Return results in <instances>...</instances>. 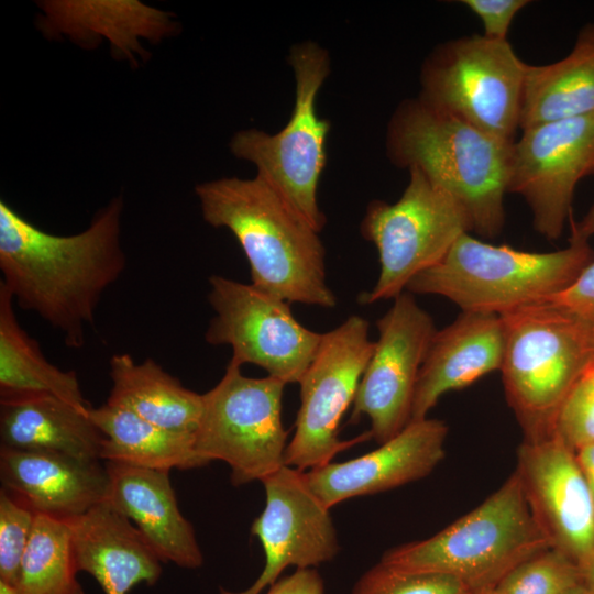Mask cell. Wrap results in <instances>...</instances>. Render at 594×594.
<instances>
[{
	"mask_svg": "<svg viewBox=\"0 0 594 594\" xmlns=\"http://www.w3.org/2000/svg\"><path fill=\"white\" fill-rule=\"evenodd\" d=\"M122 208L116 198L84 231L56 235L0 201V283L20 308L56 329L68 348L84 346L102 295L125 271Z\"/></svg>",
	"mask_w": 594,
	"mask_h": 594,
	"instance_id": "cell-1",
	"label": "cell"
},
{
	"mask_svg": "<svg viewBox=\"0 0 594 594\" xmlns=\"http://www.w3.org/2000/svg\"><path fill=\"white\" fill-rule=\"evenodd\" d=\"M202 217L228 229L250 265L251 284L290 302L332 308L326 250L319 233L268 185L226 177L196 187Z\"/></svg>",
	"mask_w": 594,
	"mask_h": 594,
	"instance_id": "cell-2",
	"label": "cell"
},
{
	"mask_svg": "<svg viewBox=\"0 0 594 594\" xmlns=\"http://www.w3.org/2000/svg\"><path fill=\"white\" fill-rule=\"evenodd\" d=\"M512 145L419 98L399 106L387 134L392 161L419 168L484 239L496 238L505 224Z\"/></svg>",
	"mask_w": 594,
	"mask_h": 594,
	"instance_id": "cell-3",
	"label": "cell"
},
{
	"mask_svg": "<svg viewBox=\"0 0 594 594\" xmlns=\"http://www.w3.org/2000/svg\"><path fill=\"white\" fill-rule=\"evenodd\" d=\"M550 548L514 472L473 510L427 539L392 548L381 562L403 571L451 576L479 594Z\"/></svg>",
	"mask_w": 594,
	"mask_h": 594,
	"instance_id": "cell-4",
	"label": "cell"
},
{
	"mask_svg": "<svg viewBox=\"0 0 594 594\" xmlns=\"http://www.w3.org/2000/svg\"><path fill=\"white\" fill-rule=\"evenodd\" d=\"M594 260L588 241L553 252H528L462 234L406 290L444 297L465 312L504 315L540 302L569 286Z\"/></svg>",
	"mask_w": 594,
	"mask_h": 594,
	"instance_id": "cell-5",
	"label": "cell"
},
{
	"mask_svg": "<svg viewBox=\"0 0 594 594\" xmlns=\"http://www.w3.org/2000/svg\"><path fill=\"white\" fill-rule=\"evenodd\" d=\"M501 317L505 348L499 371L507 402L525 439L548 436L563 398L594 360V342L547 301Z\"/></svg>",
	"mask_w": 594,
	"mask_h": 594,
	"instance_id": "cell-6",
	"label": "cell"
},
{
	"mask_svg": "<svg viewBox=\"0 0 594 594\" xmlns=\"http://www.w3.org/2000/svg\"><path fill=\"white\" fill-rule=\"evenodd\" d=\"M289 64L296 81L293 113L277 133L257 129L239 131L231 140L234 156L256 166V176L300 218L320 232L326 217L317 199L326 165L329 123L318 117L317 96L330 70L328 53L314 42L292 48Z\"/></svg>",
	"mask_w": 594,
	"mask_h": 594,
	"instance_id": "cell-7",
	"label": "cell"
},
{
	"mask_svg": "<svg viewBox=\"0 0 594 594\" xmlns=\"http://www.w3.org/2000/svg\"><path fill=\"white\" fill-rule=\"evenodd\" d=\"M527 66L508 40L479 34L450 40L425 62L419 99L513 144Z\"/></svg>",
	"mask_w": 594,
	"mask_h": 594,
	"instance_id": "cell-8",
	"label": "cell"
},
{
	"mask_svg": "<svg viewBox=\"0 0 594 594\" xmlns=\"http://www.w3.org/2000/svg\"><path fill=\"white\" fill-rule=\"evenodd\" d=\"M287 384L245 376L229 362L219 383L202 394L195 433L197 453L208 463L226 462L233 485L263 481L285 465L288 431L282 421Z\"/></svg>",
	"mask_w": 594,
	"mask_h": 594,
	"instance_id": "cell-9",
	"label": "cell"
},
{
	"mask_svg": "<svg viewBox=\"0 0 594 594\" xmlns=\"http://www.w3.org/2000/svg\"><path fill=\"white\" fill-rule=\"evenodd\" d=\"M363 237L377 249L380 275L363 305L394 299L419 273L440 262L455 241L471 232L462 208L419 168L395 204L372 201L361 223Z\"/></svg>",
	"mask_w": 594,
	"mask_h": 594,
	"instance_id": "cell-10",
	"label": "cell"
},
{
	"mask_svg": "<svg viewBox=\"0 0 594 594\" xmlns=\"http://www.w3.org/2000/svg\"><path fill=\"white\" fill-rule=\"evenodd\" d=\"M370 323L352 315L322 333L318 350L300 385L295 432L285 451V465L308 471L326 465L340 452L372 438L365 432L351 440L339 438L343 415L354 402L374 351Z\"/></svg>",
	"mask_w": 594,
	"mask_h": 594,
	"instance_id": "cell-11",
	"label": "cell"
},
{
	"mask_svg": "<svg viewBox=\"0 0 594 594\" xmlns=\"http://www.w3.org/2000/svg\"><path fill=\"white\" fill-rule=\"evenodd\" d=\"M208 301L215 312L205 333L212 345H229V362L254 364L286 384L299 383L322 333L302 326L290 304L253 284L221 275L208 279Z\"/></svg>",
	"mask_w": 594,
	"mask_h": 594,
	"instance_id": "cell-12",
	"label": "cell"
},
{
	"mask_svg": "<svg viewBox=\"0 0 594 594\" xmlns=\"http://www.w3.org/2000/svg\"><path fill=\"white\" fill-rule=\"evenodd\" d=\"M594 175V113L521 131L510 151L508 193L521 196L535 230L548 240L563 233L578 183Z\"/></svg>",
	"mask_w": 594,
	"mask_h": 594,
	"instance_id": "cell-13",
	"label": "cell"
},
{
	"mask_svg": "<svg viewBox=\"0 0 594 594\" xmlns=\"http://www.w3.org/2000/svg\"><path fill=\"white\" fill-rule=\"evenodd\" d=\"M378 339L361 378L350 420L371 421L380 444L399 433L411 420L418 375L436 327L431 316L405 290L377 320Z\"/></svg>",
	"mask_w": 594,
	"mask_h": 594,
	"instance_id": "cell-14",
	"label": "cell"
},
{
	"mask_svg": "<svg viewBox=\"0 0 594 594\" xmlns=\"http://www.w3.org/2000/svg\"><path fill=\"white\" fill-rule=\"evenodd\" d=\"M262 483L265 507L253 521L251 534L263 548L264 569L246 590L221 588L220 594H261L285 569H314L340 551L330 508L312 492L304 471L284 465Z\"/></svg>",
	"mask_w": 594,
	"mask_h": 594,
	"instance_id": "cell-15",
	"label": "cell"
},
{
	"mask_svg": "<svg viewBox=\"0 0 594 594\" xmlns=\"http://www.w3.org/2000/svg\"><path fill=\"white\" fill-rule=\"evenodd\" d=\"M515 472L550 547L581 569L594 551V498L575 452L554 431L524 439Z\"/></svg>",
	"mask_w": 594,
	"mask_h": 594,
	"instance_id": "cell-16",
	"label": "cell"
},
{
	"mask_svg": "<svg viewBox=\"0 0 594 594\" xmlns=\"http://www.w3.org/2000/svg\"><path fill=\"white\" fill-rule=\"evenodd\" d=\"M448 426L439 419L411 420L399 433L359 458L304 471L328 507L386 492L429 475L444 458Z\"/></svg>",
	"mask_w": 594,
	"mask_h": 594,
	"instance_id": "cell-17",
	"label": "cell"
},
{
	"mask_svg": "<svg viewBox=\"0 0 594 594\" xmlns=\"http://www.w3.org/2000/svg\"><path fill=\"white\" fill-rule=\"evenodd\" d=\"M2 488L34 513L70 520L105 501L106 466L68 455L0 448Z\"/></svg>",
	"mask_w": 594,
	"mask_h": 594,
	"instance_id": "cell-18",
	"label": "cell"
},
{
	"mask_svg": "<svg viewBox=\"0 0 594 594\" xmlns=\"http://www.w3.org/2000/svg\"><path fill=\"white\" fill-rule=\"evenodd\" d=\"M504 348L499 315L462 311L449 326L437 330L418 375L411 420L427 418L446 393L499 370Z\"/></svg>",
	"mask_w": 594,
	"mask_h": 594,
	"instance_id": "cell-19",
	"label": "cell"
},
{
	"mask_svg": "<svg viewBox=\"0 0 594 594\" xmlns=\"http://www.w3.org/2000/svg\"><path fill=\"white\" fill-rule=\"evenodd\" d=\"M105 502L130 519L162 562L197 569L204 557L193 525L182 514L169 472L107 462Z\"/></svg>",
	"mask_w": 594,
	"mask_h": 594,
	"instance_id": "cell-20",
	"label": "cell"
},
{
	"mask_svg": "<svg viewBox=\"0 0 594 594\" xmlns=\"http://www.w3.org/2000/svg\"><path fill=\"white\" fill-rule=\"evenodd\" d=\"M70 525L77 568L105 594H128L140 583L158 581L162 560L133 522L105 501Z\"/></svg>",
	"mask_w": 594,
	"mask_h": 594,
	"instance_id": "cell-21",
	"label": "cell"
},
{
	"mask_svg": "<svg viewBox=\"0 0 594 594\" xmlns=\"http://www.w3.org/2000/svg\"><path fill=\"white\" fill-rule=\"evenodd\" d=\"M1 446L99 461L103 435L79 409L53 396L0 400Z\"/></svg>",
	"mask_w": 594,
	"mask_h": 594,
	"instance_id": "cell-22",
	"label": "cell"
},
{
	"mask_svg": "<svg viewBox=\"0 0 594 594\" xmlns=\"http://www.w3.org/2000/svg\"><path fill=\"white\" fill-rule=\"evenodd\" d=\"M109 366L108 405L170 431L196 433L202 394L186 388L153 359L135 362L129 353H118L110 358Z\"/></svg>",
	"mask_w": 594,
	"mask_h": 594,
	"instance_id": "cell-23",
	"label": "cell"
},
{
	"mask_svg": "<svg viewBox=\"0 0 594 594\" xmlns=\"http://www.w3.org/2000/svg\"><path fill=\"white\" fill-rule=\"evenodd\" d=\"M594 113V22L578 33L571 52L547 65H528L519 129Z\"/></svg>",
	"mask_w": 594,
	"mask_h": 594,
	"instance_id": "cell-24",
	"label": "cell"
},
{
	"mask_svg": "<svg viewBox=\"0 0 594 594\" xmlns=\"http://www.w3.org/2000/svg\"><path fill=\"white\" fill-rule=\"evenodd\" d=\"M14 299L0 283V400L53 396L89 410L76 372L48 362L40 344L20 326Z\"/></svg>",
	"mask_w": 594,
	"mask_h": 594,
	"instance_id": "cell-25",
	"label": "cell"
},
{
	"mask_svg": "<svg viewBox=\"0 0 594 594\" xmlns=\"http://www.w3.org/2000/svg\"><path fill=\"white\" fill-rule=\"evenodd\" d=\"M89 417L105 439L100 460L169 472L209 464L196 451L195 435L170 431L107 403Z\"/></svg>",
	"mask_w": 594,
	"mask_h": 594,
	"instance_id": "cell-26",
	"label": "cell"
},
{
	"mask_svg": "<svg viewBox=\"0 0 594 594\" xmlns=\"http://www.w3.org/2000/svg\"><path fill=\"white\" fill-rule=\"evenodd\" d=\"M43 8L47 31L102 35L128 56L141 51L139 37L160 40L173 30L165 12L139 1H50Z\"/></svg>",
	"mask_w": 594,
	"mask_h": 594,
	"instance_id": "cell-27",
	"label": "cell"
},
{
	"mask_svg": "<svg viewBox=\"0 0 594 594\" xmlns=\"http://www.w3.org/2000/svg\"><path fill=\"white\" fill-rule=\"evenodd\" d=\"M70 520L36 514L13 588L19 594H85L77 580Z\"/></svg>",
	"mask_w": 594,
	"mask_h": 594,
	"instance_id": "cell-28",
	"label": "cell"
},
{
	"mask_svg": "<svg viewBox=\"0 0 594 594\" xmlns=\"http://www.w3.org/2000/svg\"><path fill=\"white\" fill-rule=\"evenodd\" d=\"M580 582V566L550 548L520 563L488 594H563Z\"/></svg>",
	"mask_w": 594,
	"mask_h": 594,
	"instance_id": "cell-29",
	"label": "cell"
},
{
	"mask_svg": "<svg viewBox=\"0 0 594 594\" xmlns=\"http://www.w3.org/2000/svg\"><path fill=\"white\" fill-rule=\"evenodd\" d=\"M351 594H475L447 575L416 573L388 566L381 561L355 583Z\"/></svg>",
	"mask_w": 594,
	"mask_h": 594,
	"instance_id": "cell-30",
	"label": "cell"
},
{
	"mask_svg": "<svg viewBox=\"0 0 594 594\" xmlns=\"http://www.w3.org/2000/svg\"><path fill=\"white\" fill-rule=\"evenodd\" d=\"M36 513L6 490L0 492V582L14 587Z\"/></svg>",
	"mask_w": 594,
	"mask_h": 594,
	"instance_id": "cell-31",
	"label": "cell"
},
{
	"mask_svg": "<svg viewBox=\"0 0 594 594\" xmlns=\"http://www.w3.org/2000/svg\"><path fill=\"white\" fill-rule=\"evenodd\" d=\"M553 431L574 452L594 442V360L563 398Z\"/></svg>",
	"mask_w": 594,
	"mask_h": 594,
	"instance_id": "cell-32",
	"label": "cell"
},
{
	"mask_svg": "<svg viewBox=\"0 0 594 594\" xmlns=\"http://www.w3.org/2000/svg\"><path fill=\"white\" fill-rule=\"evenodd\" d=\"M543 301L571 318L594 342V260L569 286Z\"/></svg>",
	"mask_w": 594,
	"mask_h": 594,
	"instance_id": "cell-33",
	"label": "cell"
},
{
	"mask_svg": "<svg viewBox=\"0 0 594 594\" xmlns=\"http://www.w3.org/2000/svg\"><path fill=\"white\" fill-rule=\"evenodd\" d=\"M482 21L484 36L496 41H507V34L515 15L525 8L528 0H463L461 1Z\"/></svg>",
	"mask_w": 594,
	"mask_h": 594,
	"instance_id": "cell-34",
	"label": "cell"
},
{
	"mask_svg": "<svg viewBox=\"0 0 594 594\" xmlns=\"http://www.w3.org/2000/svg\"><path fill=\"white\" fill-rule=\"evenodd\" d=\"M266 594H324V583L315 569L296 570L274 583Z\"/></svg>",
	"mask_w": 594,
	"mask_h": 594,
	"instance_id": "cell-35",
	"label": "cell"
},
{
	"mask_svg": "<svg viewBox=\"0 0 594 594\" xmlns=\"http://www.w3.org/2000/svg\"><path fill=\"white\" fill-rule=\"evenodd\" d=\"M575 458L594 498V442L576 450Z\"/></svg>",
	"mask_w": 594,
	"mask_h": 594,
	"instance_id": "cell-36",
	"label": "cell"
},
{
	"mask_svg": "<svg viewBox=\"0 0 594 594\" xmlns=\"http://www.w3.org/2000/svg\"><path fill=\"white\" fill-rule=\"evenodd\" d=\"M594 235V204L578 222H573L571 227V240L588 241Z\"/></svg>",
	"mask_w": 594,
	"mask_h": 594,
	"instance_id": "cell-37",
	"label": "cell"
},
{
	"mask_svg": "<svg viewBox=\"0 0 594 594\" xmlns=\"http://www.w3.org/2000/svg\"><path fill=\"white\" fill-rule=\"evenodd\" d=\"M582 581L594 591V551L581 568Z\"/></svg>",
	"mask_w": 594,
	"mask_h": 594,
	"instance_id": "cell-38",
	"label": "cell"
},
{
	"mask_svg": "<svg viewBox=\"0 0 594 594\" xmlns=\"http://www.w3.org/2000/svg\"><path fill=\"white\" fill-rule=\"evenodd\" d=\"M563 594H594V591L590 588L583 581L569 588Z\"/></svg>",
	"mask_w": 594,
	"mask_h": 594,
	"instance_id": "cell-39",
	"label": "cell"
},
{
	"mask_svg": "<svg viewBox=\"0 0 594 594\" xmlns=\"http://www.w3.org/2000/svg\"><path fill=\"white\" fill-rule=\"evenodd\" d=\"M0 594H19L10 586L0 582Z\"/></svg>",
	"mask_w": 594,
	"mask_h": 594,
	"instance_id": "cell-40",
	"label": "cell"
},
{
	"mask_svg": "<svg viewBox=\"0 0 594 594\" xmlns=\"http://www.w3.org/2000/svg\"><path fill=\"white\" fill-rule=\"evenodd\" d=\"M479 594H488V592H485V593H479Z\"/></svg>",
	"mask_w": 594,
	"mask_h": 594,
	"instance_id": "cell-41",
	"label": "cell"
}]
</instances>
